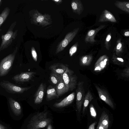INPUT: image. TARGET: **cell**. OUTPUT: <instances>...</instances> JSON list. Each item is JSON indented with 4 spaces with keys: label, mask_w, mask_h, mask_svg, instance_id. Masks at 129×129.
Segmentation results:
<instances>
[{
    "label": "cell",
    "mask_w": 129,
    "mask_h": 129,
    "mask_svg": "<svg viewBox=\"0 0 129 129\" xmlns=\"http://www.w3.org/2000/svg\"><path fill=\"white\" fill-rule=\"evenodd\" d=\"M55 88L57 94L59 97L68 92L63 79L56 85Z\"/></svg>",
    "instance_id": "cell-19"
},
{
    "label": "cell",
    "mask_w": 129,
    "mask_h": 129,
    "mask_svg": "<svg viewBox=\"0 0 129 129\" xmlns=\"http://www.w3.org/2000/svg\"><path fill=\"white\" fill-rule=\"evenodd\" d=\"M95 86L100 99L111 108H114L113 103L107 91L105 89L101 88L97 85H95Z\"/></svg>",
    "instance_id": "cell-10"
},
{
    "label": "cell",
    "mask_w": 129,
    "mask_h": 129,
    "mask_svg": "<svg viewBox=\"0 0 129 129\" xmlns=\"http://www.w3.org/2000/svg\"><path fill=\"white\" fill-rule=\"evenodd\" d=\"M77 44L76 43L72 46L69 50V54L72 56L76 52L77 49Z\"/></svg>",
    "instance_id": "cell-31"
},
{
    "label": "cell",
    "mask_w": 129,
    "mask_h": 129,
    "mask_svg": "<svg viewBox=\"0 0 129 129\" xmlns=\"http://www.w3.org/2000/svg\"><path fill=\"white\" fill-rule=\"evenodd\" d=\"M17 22L15 21L13 23L5 35H2L1 36L2 42L0 46V51L7 48L17 36L18 30H16L14 32L13 30Z\"/></svg>",
    "instance_id": "cell-3"
},
{
    "label": "cell",
    "mask_w": 129,
    "mask_h": 129,
    "mask_svg": "<svg viewBox=\"0 0 129 129\" xmlns=\"http://www.w3.org/2000/svg\"><path fill=\"white\" fill-rule=\"evenodd\" d=\"M47 129H53V127L51 123L49 124L47 126Z\"/></svg>",
    "instance_id": "cell-37"
},
{
    "label": "cell",
    "mask_w": 129,
    "mask_h": 129,
    "mask_svg": "<svg viewBox=\"0 0 129 129\" xmlns=\"http://www.w3.org/2000/svg\"><path fill=\"white\" fill-rule=\"evenodd\" d=\"M2 1H3L2 0H0V7L2 4Z\"/></svg>",
    "instance_id": "cell-40"
},
{
    "label": "cell",
    "mask_w": 129,
    "mask_h": 129,
    "mask_svg": "<svg viewBox=\"0 0 129 129\" xmlns=\"http://www.w3.org/2000/svg\"><path fill=\"white\" fill-rule=\"evenodd\" d=\"M31 51L33 59L36 62L37 60L38 55L34 47H31Z\"/></svg>",
    "instance_id": "cell-29"
},
{
    "label": "cell",
    "mask_w": 129,
    "mask_h": 129,
    "mask_svg": "<svg viewBox=\"0 0 129 129\" xmlns=\"http://www.w3.org/2000/svg\"><path fill=\"white\" fill-rule=\"evenodd\" d=\"M93 98V97L90 91L88 90L84 97L82 111L83 113H84L89 103Z\"/></svg>",
    "instance_id": "cell-25"
},
{
    "label": "cell",
    "mask_w": 129,
    "mask_h": 129,
    "mask_svg": "<svg viewBox=\"0 0 129 129\" xmlns=\"http://www.w3.org/2000/svg\"><path fill=\"white\" fill-rule=\"evenodd\" d=\"M59 97L57 94L55 87L52 85L49 86L46 91V99L47 101H49L57 99Z\"/></svg>",
    "instance_id": "cell-18"
},
{
    "label": "cell",
    "mask_w": 129,
    "mask_h": 129,
    "mask_svg": "<svg viewBox=\"0 0 129 129\" xmlns=\"http://www.w3.org/2000/svg\"><path fill=\"white\" fill-rule=\"evenodd\" d=\"M109 62V58L106 55L101 56L94 64V71L96 72L101 71L106 67Z\"/></svg>",
    "instance_id": "cell-11"
},
{
    "label": "cell",
    "mask_w": 129,
    "mask_h": 129,
    "mask_svg": "<svg viewBox=\"0 0 129 129\" xmlns=\"http://www.w3.org/2000/svg\"><path fill=\"white\" fill-rule=\"evenodd\" d=\"M111 38V36L110 34H108L107 36L106 39V41L107 42H109Z\"/></svg>",
    "instance_id": "cell-35"
},
{
    "label": "cell",
    "mask_w": 129,
    "mask_h": 129,
    "mask_svg": "<svg viewBox=\"0 0 129 129\" xmlns=\"http://www.w3.org/2000/svg\"><path fill=\"white\" fill-rule=\"evenodd\" d=\"M124 35L126 36H129V31H128L126 32L124 34Z\"/></svg>",
    "instance_id": "cell-39"
},
{
    "label": "cell",
    "mask_w": 129,
    "mask_h": 129,
    "mask_svg": "<svg viewBox=\"0 0 129 129\" xmlns=\"http://www.w3.org/2000/svg\"><path fill=\"white\" fill-rule=\"evenodd\" d=\"M18 49L16 47L13 52L3 59L0 63V77L8 74L11 68Z\"/></svg>",
    "instance_id": "cell-4"
},
{
    "label": "cell",
    "mask_w": 129,
    "mask_h": 129,
    "mask_svg": "<svg viewBox=\"0 0 129 129\" xmlns=\"http://www.w3.org/2000/svg\"><path fill=\"white\" fill-rule=\"evenodd\" d=\"M123 76L128 77L129 76V68L128 67L126 68L123 71Z\"/></svg>",
    "instance_id": "cell-32"
},
{
    "label": "cell",
    "mask_w": 129,
    "mask_h": 129,
    "mask_svg": "<svg viewBox=\"0 0 129 129\" xmlns=\"http://www.w3.org/2000/svg\"><path fill=\"white\" fill-rule=\"evenodd\" d=\"M68 66L62 63H58L51 65L49 69L51 72L60 74L62 76L66 70V67Z\"/></svg>",
    "instance_id": "cell-15"
},
{
    "label": "cell",
    "mask_w": 129,
    "mask_h": 129,
    "mask_svg": "<svg viewBox=\"0 0 129 129\" xmlns=\"http://www.w3.org/2000/svg\"><path fill=\"white\" fill-rule=\"evenodd\" d=\"M0 85L8 92L13 94L22 93L31 87H20L9 81L4 80L0 82Z\"/></svg>",
    "instance_id": "cell-6"
},
{
    "label": "cell",
    "mask_w": 129,
    "mask_h": 129,
    "mask_svg": "<svg viewBox=\"0 0 129 129\" xmlns=\"http://www.w3.org/2000/svg\"><path fill=\"white\" fill-rule=\"evenodd\" d=\"M52 1L54 2L57 5L60 4L62 2V1L61 0H52Z\"/></svg>",
    "instance_id": "cell-34"
},
{
    "label": "cell",
    "mask_w": 129,
    "mask_h": 129,
    "mask_svg": "<svg viewBox=\"0 0 129 129\" xmlns=\"http://www.w3.org/2000/svg\"><path fill=\"white\" fill-rule=\"evenodd\" d=\"M49 116L47 111L35 113L28 122L27 129H39L47 126L52 120Z\"/></svg>",
    "instance_id": "cell-1"
},
{
    "label": "cell",
    "mask_w": 129,
    "mask_h": 129,
    "mask_svg": "<svg viewBox=\"0 0 129 129\" xmlns=\"http://www.w3.org/2000/svg\"><path fill=\"white\" fill-rule=\"evenodd\" d=\"M75 96V93L73 92L59 103H56L53 105L54 107L61 108L66 107L71 104L73 101Z\"/></svg>",
    "instance_id": "cell-12"
},
{
    "label": "cell",
    "mask_w": 129,
    "mask_h": 129,
    "mask_svg": "<svg viewBox=\"0 0 129 129\" xmlns=\"http://www.w3.org/2000/svg\"><path fill=\"white\" fill-rule=\"evenodd\" d=\"M68 66L67 67L66 71L63 74L62 77L68 92L73 91L76 88L77 77L74 72L69 69Z\"/></svg>",
    "instance_id": "cell-5"
},
{
    "label": "cell",
    "mask_w": 129,
    "mask_h": 129,
    "mask_svg": "<svg viewBox=\"0 0 129 129\" xmlns=\"http://www.w3.org/2000/svg\"><path fill=\"white\" fill-rule=\"evenodd\" d=\"M9 102L12 111L17 116L20 115L22 112L21 107L17 101L11 98H9Z\"/></svg>",
    "instance_id": "cell-14"
},
{
    "label": "cell",
    "mask_w": 129,
    "mask_h": 129,
    "mask_svg": "<svg viewBox=\"0 0 129 129\" xmlns=\"http://www.w3.org/2000/svg\"><path fill=\"white\" fill-rule=\"evenodd\" d=\"M79 28H75L68 34L57 46L55 53H58L63 50L77 35Z\"/></svg>",
    "instance_id": "cell-7"
},
{
    "label": "cell",
    "mask_w": 129,
    "mask_h": 129,
    "mask_svg": "<svg viewBox=\"0 0 129 129\" xmlns=\"http://www.w3.org/2000/svg\"><path fill=\"white\" fill-rule=\"evenodd\" d=\"M36 73L33 72H22L14 76L12 79L18 83L28 82L32 79Z\"/></svg>",
    "instance_id": "cell-9"
},
{
    "label": "cell",
    "mask_w": 129,
    "mask_h": 129,
    "mask_svg": "<svg viewBox=\"0 0 129 129\" xmlns=\"http://www.w3.org/2000/svg\"><path fill=\"white\" fill-rule=\"evenodd\" d=\"M45 85L43 83H41L34 95V103L36 104L41 103L43 99L45 91Z\"/></svg>",
    "instance_id": "cell-13"
},
{
    "label": "cell",
    "mask_w": 129,
    "mask_h": 129,
    "mask_svg": "<svg viewBox=\"0 0 129 129\" xmlns=\"http://www.w3.org/2000/svg\"><path fill=\"white\" fill-rule=\"evenodd\" d=\"M99 21L104 22L109 21L112 22H116V20L113 15L107 10H104L100 16Z\"/></svg>",
    "instance_id": "cell-16"
},
{
    "label": "cell",
    "mask_w": 129,
    "mask_h": 129,
    "mask_svg": "<svg viewBox=\"0 0 129 129\" xmlns=\"http://www.w3.org/2000/svg\"><path fill=\"white\" fill-rule=\"evenodd\" d=\"M89 108L91 115L93 117L95 118L96 116V112L94 106L92 104L90 105Z\"/></svg>",
    "instance_id": "cell-30"
},
{
    "label": "cell",
    "mask_w": 129,
    "mask_h": 129,
    "mask_svg": "<svg viewBox=\"0 0 129 129\" xmlns=\"http://www.w3.org/2000/svg\"><path fill=\"white\" fill-rule=\"evenodd\" d=\"M31 15V22L33 24L44 27L52 23L51 16L48 14L43 15L37 10H32Z\"/></svg>",
    "instance_id": "cell-2"
},
{
    "label": "cell",
    "mask_w": 129,
    "mask_h": 129,
    "mask_svg": "<svg viewBox=\"0 0 129 129\" xmlns=\"http://www.w3.org/2000/svg\"><path fill=\"white\" fill-rule=\"evenodd\" d=\"M96 123V122H94L92 123L89 126L88 129H95V126Z\"/></svg>",
    "instance_id": "cell-33"
},
{
    "label": "cell",
    "mask_w": 129,
    "mask_h": 129,
    "mask_svg": "<svg viewBox=\"0 0 129 129\" xmlns=\"http://www.w3.org/2000/svg\"><path fill=\"white\" fill-rule=\"evenodd\" d=\"M84 82L80 81L77 84L76 90V106L77 110L79 113L83 104L85 96V90L83 86Z\"/></svg>",
    "instance_id": "cell-8"
},
{
    "label": "cell",
    "mask_w": 129,
    "mask_h": 129,
    "mask_svg": "<svg viewBox=\"0 0 129 129\" xmlns=\"http://www.w3.org/2000/svg\"><path fill=\"white\" fill-rule=\"evenodd\" d=\"M9 7H6L0 14V27L8 17L10 11Z\"/></svg>",
    "instance_id": "cell-26"
},
{
    "label": "cell",
    "mask_w": 129,
    "mask_h": 129,
    "mask_svg": "<svg viewBox=\"0 0 129 129\" xmlns=\"http://www.w3.org/2000/svg\"><path fill=\"white\" fill-rule=\"evenodd\" d=\"M99 28L95 30H91L89 31L87 34L85 38V40L86 42H95L93 39V36L96 34L99 30L101 29L103 27V26H100Z\"/></svg>",
    "instance_id": "cell-22"
},
{
    "label": "cell",
    "mask_w": 129,
    "mask_h": 129,
    "mask_svg": "<svg viewBox=\"0 0 129 129\" xmlns=\"http://www.w3.org/2000/svg\"><path fill=\"white\" fill-rule=\"evenodd\" d=\"M103 127L104 129H108L109 124V118L108 115L105 112L102 113L99 122Z\"/></svg>",
    "instance_id": "cell-20"
},
{
    "label": "cell",
    "mask_w": 129,
    "mask_h": 129,
    "mask_svg": "<svg viewBox=\"0 0 129 129\" xmlns=\"http://www.w3.org/2000/svg\"><path fill=\"white\" fill-rule=\"evenodd\" d=\"M62 79V76L61 75L51 72L50 79L53 84L56 85Z\"/></svg>",
    "instance_id": "cell-24"
},
{
    "label": "cell",
    "mask_w": 129,
    "mask_h": 129,
    "mask_svg": "<svg viewBox=\"0 0 129 129\" xmlns=\"http://www.w3.org/2000/svg\"><path fill=\"white\" fill-rule=\"evenodd\" d=\"M0 129H7V128L6 127L0 124Z\"/></svg>",
    "instance_id": "cell-38"
},
{
    "label": "cell",
    "mask_w": 129,
    "mask_h": 129,
    "mask_svg": "<svg viewBox=\"0 0 129 129\" xmlns=\"http://www.w3.org/2000/svg\"><path fill=\"white\" fill-rule=\"evenodd\" d=\"M92 54H89L82 56L80 60V64L81 66H89L91 63L93 59Z\"/></svg>",
    "instance_id": "cell-21"
},
{
    "label": "cell",
    "mask_w": 129,
    "mask_h": 129,
    "mask_svg": "<svg viewBox=\"0 0 129 129\" xmlns=\"http://www.w3.org/2000/svg\"><path fill=\"white\" fill-rule=\"evenodd\" d=\"M112 60L114 64L117 65H123L124 64L123 59L121 58L117 57L114 53L113 55Z\"/></svg>",
    "instance_id": "cell-27"
},
{
    "label": "cell",
    "mask_w": 129,
    "mask_h": 129,
    "mask_svg": "<svg viewBox=\"0 0 129 129\" xmlns=\"http://www.w3.org/2000/svg\"><path fill=\"white\" fill-rule=\"evenodd\" d=\"M71 6L73 11L79 15L83 11V7L80 0H73L71 2Z\"/></svg>",
    "instance_id": "cell-17"
},
{
    "label": "cell",
    "mask_w": 129,
    "mask_h": 129,
    "mask_svg": "<svg viewBox=\"0 0 129 129\" xmlns=\"http://www.w3.org/2000/svg\"><path fill=\"white\" fill-rule=\"evenodd\" d=\"M122 44L121 42L119 41L116 45V48L115 49L116 54L117 55H119V54L122 52Z\"/></svg>",
    "instance_id": "cell-28"
},
{
    "label": "cell",
    "mask_w": 129,
    "mask_h": 129,
    "mask_svg": "<svg viewBox=\"0 0 129 129\" xmlns=\"http://www.w3.org/2000/svg\"><path fill=\"white\" fill-rule=\"evenodd\" d=\"M114 5L118 8L126 12L129 13V2L116 1Z\"/></svg>",
    "instance_id": "cell-23"
},
{
    "label": "cell",
    "mask_w": 129,
    "mask_h": 129,
    "mask_svg": "<svg viewBox=\"0 0 129 129\" xmlns=\"http://www.w3.org/2000/svg\"><path fill=\"white\" fill-rule=\"evenodd\" d=\"M96 129H104L103 126L99 123Z\"/></svg>",
    "instance_id": "cell-36"
}]
</instances>
